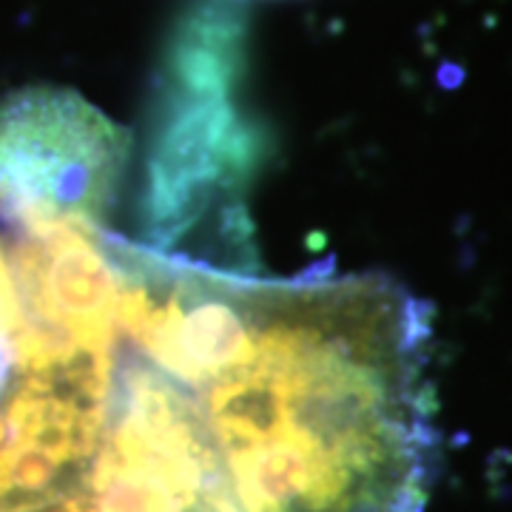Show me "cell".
Segmentation results:
<instances>
[{
  "mask_svg": "<svg viewBox=\"0 0 512 512\" xmlns=\"http://www.w3.org/2000/svg\"><path fill=\"white\" fill-rule=\"evenodd\" d=\"M237 49L234 18L211 9L168 57L140 197L148 245L200 251L205 231L234 234V188L254 163V131L237 109Z\"/></svg>",
  "mask_w": 512,
  "mask_h": 512,
  "instance_id": "1",
  "label": "cell"
}]
</instances>
